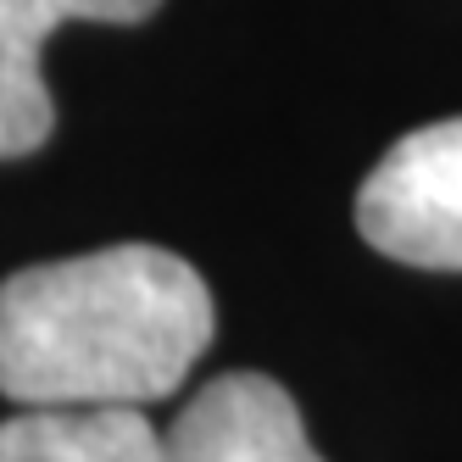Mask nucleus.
<instances>
[{
	"label": "nucleus",
	"mask_w": 462,
	"mask_h": 462,
	"mask_svg": "<svg viewBox=\"0 0 462 462\" xmlns=\"http://www.w3.org/2000/svg\"><path fill=\"white\" fill-rule=\"evenodd\" d=\"M212 290L162 245H106L0 279V395L17 407H145L212 346Z\"/></svg>",
	"instance_id": "f257e3e1"
},
{
	"label": "nucleus",
	"mask_w": 462,
	"mask_h": 462,
	"mask_svg": "<svg viewBox=\"0 0 462 462\" xmlns=\"http://www.w3.org/2000/svg\"><path fill=\"white\" fill-rule=\"evenodd\" d=\"M0 462H162L140 407H28L0 423Z\"/></svg>",
	"instance_id": "39448f33"
},
{
	"label": "nucleus",
	"mask_w": 462,
	"mask_h": 462,
	"mask_svg": "<svg viewBox=\"0 0 462 462\" xmlns=\"http://www.w3.org/2000/svg\"><path fill=\"white\" fill-rule=\"evenodd\" d=\"M162 462H323L290 390L268 374H223L162 435Z\"/></svg>",
	"instance_id": "7ed1b4c3"
},
{
	"label": "nucleus",
	"mask_w": 462,
	"mask_h": 462,
	"mask_svg": "<svg viewBox=\"0 0 462 462\" xmlns=\"http://www.w3.org/2000/svg\"><path fill=\"white\" fill-rule=\"evenodd\" d=\"M356 228L407 268L462 273V117L402 134L356 189Z\"/></svg>",
	"instance_id": "f03ea898"
},
{
	"label": "nucleus",
	"mask_w": 462,
	"mask_h": 462,
	"mask_svg": "<svg viewBox=\"0 0 462 462\" xmlns=\"http://www.w3.org/2000/svg\"><path fill=\"white\" fill-rule=\"evenodd\" d=\"M162 0H0V162L51 140L56 101L40 56L68 23H145Z\"/></svg>",
	"instance_id": "20e7f679"
}]
</instances>
